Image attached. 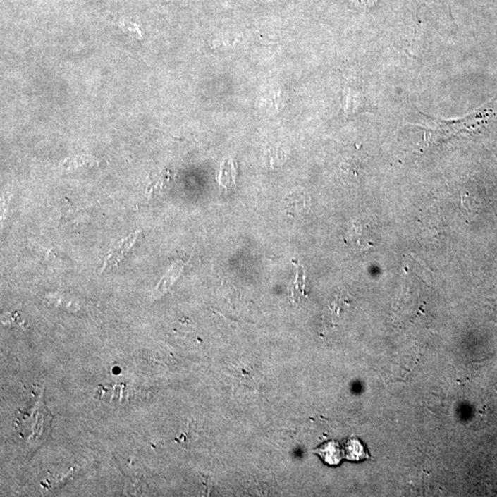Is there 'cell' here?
I'll return each instance as SVG.
<instances>
[{
	"label": "cell",
	"instance_id": "6da1fadb",
	"mask_svg": "<svg viewBox=\"0 0 497 497\" xmlns=\"http://www.w3.org/2000/svg\"><path fill=\"white\" fill-rule=\"evenodd\" d=\"M137 237V233H134L126 238V239L121 240L119 243H117L116 245L114 246V248L111 250L110 254L107 255L104 267L109 266V265L116 264L118 263V262L121 261L123 254H125L133 244H134Z\"/></svg>",
	"mask_w": 497,
	"mask_h": 497
},
{
	"label": "cell",
	"instance_id": "7a4b0ae2",
	"mask_svg": "<svg viewBox=\"0 0 497 497\" xmlns=\"http://www.w3.org/2000/svg\"><path fill=\"white\" fill-rule=\"evenodd\" d=\"M315 453L320 455L321 459L325 462L330 464V465H337L341 462L343 458L338 443L334 441L322 445L320 448L315 451Z\"/></svg>",
	"mask_w": 497,
	"mask_h": 497
},
{
	"label": "cell",
	"instance_id": "3957f363",
	"mask_svg": "<svg viewBox=\"0 0 497 497\" xmlns=\"http://www.w3.org/2000/svg\"><path fill=\"white\" fill-rule=\"evenodd\" d=\"M235 177H236V166L234 161L232 159H228L223 162L219 170V183L225 188H232L235 185Z\"/></svg>",
	"mask_w": 497,
	"mask_h": 497
},
{
	"label": "cell",
	"instance_id": "277c9868",
	"mask_svg": "<svg viewBox=\"0 0 497 497\" xmlns=\"http://www.w3.org/2000/svg\"><path fill=\"white\" fill-rule=\"evenodd\" d=\"M309 198L300 192H293L287 199V211L290 215L296 216L308 207Z\"/></svg>",
	"mask_w": 497,
	"mask_h": 497
},
{
	"label": "cell",
	"instance_id": "5b68a950",
	"mask_svg": "<svg viewBox=\"0 0 497 497\" xmlns=\"http://www.w3.org/2000/svg\"><path fill=\"white\" fill-rule=\"evenodd\" d=\"M346 457L350 460H360L366 459L367 454L364 453L363 446L361 445L360 441L355 438H351L346 444Z\"/></svg>",
	"mask_w": 497,
	"mask_h": 497
},
{
	"label": "cell",
	"instance_id": "8992f818",
	"mask_svg": "<svg viewBox=\"0 0 497 497\" xmlns=\"http://www.w3.org/2000/svg\"><path fill=\"white\" fill-rule=\"evenodd\" d=\"M183 267V265L182 263H177L173 265V266L171 267V269L168 271L167 274H166L164 279L161 280L159 289L170 287L168 285L171 284V283H173L174 280L180 276V274L182 273Z\"/></svg>",
	"mask_w": 497,
	"mask_h": 497
},
{
	"label": "cell",
	"instance_id": "52a82bcc",
	"mask_svg": "<svg viewBox=\"0 0 497 497\" xmlns=\"http://www.w3.org/2000/svg\"><path fill=\"white\" fill-rule=\"evenodd\" d=\"M93 162L92 159L90 157H77V158L68 159L64 164L66 168H76L80 167V166L90 165Z\"/></svg>",
	"mask_w": 497,
	"mask_h": 497
}]
</instances>
